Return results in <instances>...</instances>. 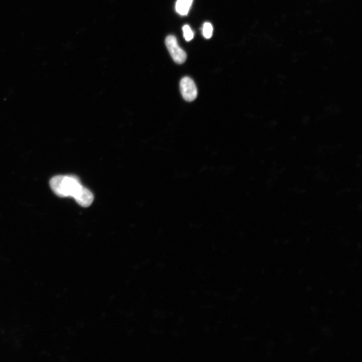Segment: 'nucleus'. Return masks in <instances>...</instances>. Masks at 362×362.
Wrapping results in <instances>:
<instances>
[{
    "instance_id": "obj_3",
    "label": "nucleus",
    "mask_w": 362,
    "mask_h": 362,
    "mask_svg": "<svg viewBox=\"0 0 362 362\" xmlns=\"http://www.w3.org/2000/svg\"><path fill=\"white\" fill-rule=\"evenodd\" d=\"M179 88L183 98L186 101L192 102L197 98V88L194 81L190 77H183L179 82Z\"/></svg>"
},
{
    "instance_id": "obj_1",
    "label": "nucleus",
    "mask_w": 362,
    "mask_h": 362,
    "mask_svg": "<svg viewBox=\"0 0 362 362\" xmlns=\"http://www.w3.org/2000/svg\"><path fill=\"white\" fill-rule=\"evenodd\" d=\"M52 191L60 197H72L81 206L87 207L93 202L94 195L73 175H57L49 181Z\"/></svg>"
},
{
    "instance_id": "obj_4",
    "label": "nucleus",
    "mask_w": 362,
    "mask_h": 362,
    "mask_svg": "<svg viewBox=\"0 0 362 362\" xmlns=\"http://www.w3.org/2000/svg\"><path fill=\"white\" fill-rule=\"evenodd\" d=\"M193 0H177L175 10L177 13L182 16L187 15Z\"/></svg>"
},
{
    "instance_id": "obj_6",
    "label": "nucleus",
    "mask_w": 362,
    "mask_h": 362,
    "mask_svg": "<svg viewBox=\"0 0 362 362\" xmlns=\"http://www.w3.org/2000/svg\"><path fill=\"white\" fill-rule=\"evenodd\" d=\"M183 31L184 38L187 41H190L193 38L194 32L189 25H184L183 27Z\"/></svg>"
},
{
    "instance_id": "obj_5",
    "label": "nucleus",
    "mask_w": 362,
    "mask_h": 362,
    "mask_svg": "<svg viewBox=\"0 0 362 362\" xmlns=\"http://www.w3.org/2000/svg\"><path fill=\"white\" fill-rule=\"evenodd\" d=\"M213 26L209 22H205L203 27V34L206 39H209L211 37L213 34Z\"/></svg>"
},
{
    "instance_id": "obj_2",
    "label": "nucleus",
    "mask_w": 362,
    "mask_h": 362,
    "mask_svg": "<svg viewBox=\"0 0 362 362\" xmlns=\"http://www.w3.org/2000/svg\"><path fill=\"white\" fill-rule=\"evenodd\" d=\"M165 45L173 60L177 64H182L187 59L185 51L178 45L175 36L168 35L165 40Z\"/></svg>"
}]
</instances>
